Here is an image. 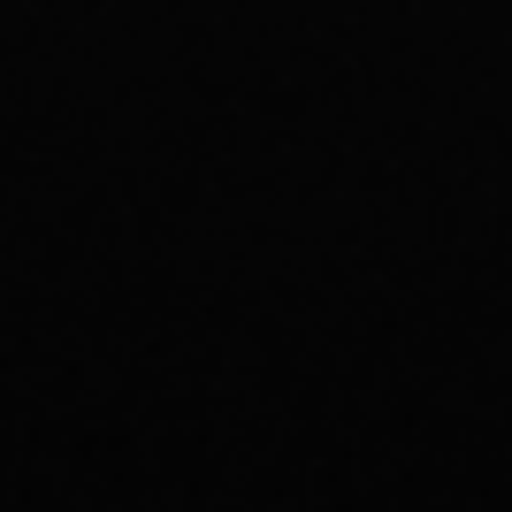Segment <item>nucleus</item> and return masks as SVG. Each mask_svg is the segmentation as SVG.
I'll use <instances>...</instances> for the list:
<instances>
[]
</instances>
